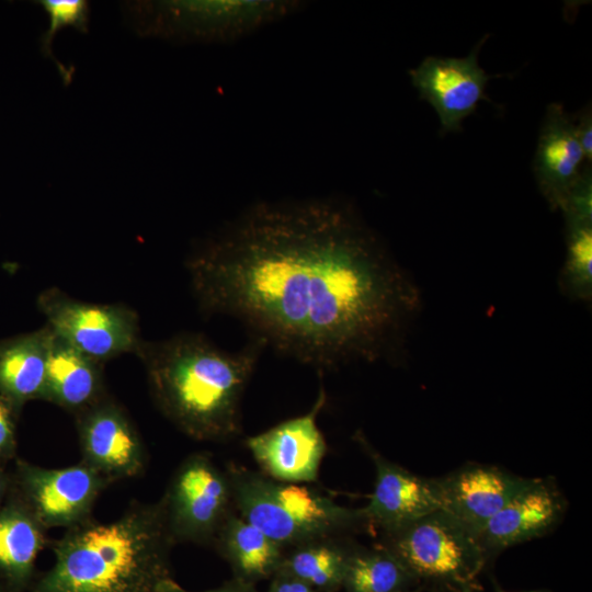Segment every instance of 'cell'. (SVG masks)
<instances>
[{"label": "cell", "mask_w": 592, "mask_h": 592, "mask_svg": "<svg viewBox=\"0 0 592 592\" xmlns=\"http://www.w3.org/2000/svg\"><path fill=\"white\" fill-rule=\"evenodd\" d=\"M186 269L203 312L320 372L389 356L421 304L377 235L334 198L254 204Z\"/></svg>", "instance_id": "6da1fadb"}, {"label": "cell", "mask_w": 592, "mask_h": 592, "mask_svg": "<svg viewBox=\"0 0 592 592\" xmlns=\"http://www.w3.org/2000/svg\"><path fill=\"white\" fill-rule=\"evenodd\" d=\"M265 344L252 339L225 351L200 333L141 340V361L156 406L197 441H228L241 432V402Z\"/></svg>", "instance_id": "7a4b0ae2"}, {"label": "cell", "mask_w": 592, "mask_h": 592, "mask_svg": "<svg viewBox=\"0 0 592 592\" xmlns=\"http://www.w3.org/2000/svg\"><path fill=\"white\" fill-rule=\"evenodd\" d=\"M175 544L160 500L133 502L111 522L93 519L54 542V563L31 592H158Z\"/></svg>", "instance_id": "3957f363"}, {"label": "cell", "mask_w": 592, "mask_h": 592, "mask_svg": "<svg viewBox=\"0 0 592 592\" xmlns=\"http://www.w3.org/2000/svg\"><path fill=\"white\" fill-rule=\"evenodd\" d=\"M226 470L235 513L285 549L367 523L363 509L339 505L314 489L277 481L236 464Z\"/></svg>", "instance_id": "277c9868"}, {"label": "cell", "mask_w": 592, "mask_h": 592, "mask_svg": "<svg viewBox=\"0 0 592 592\" xmlns=\"http://www.w3.org/2000/svg\"><path fill=\"white\" fill-rule=\"evenodd\" d=\"M298 0H172L150 5L149 31L181 41L234 43L304 9Z\"/></svg>", "instance_id": "5b68a950"}, {"label": "cell", "mask_w": 592, "mask_h": 592, "mask_svg": "<svg viewBox=\"0 0 592 592\" xmlns=\"http://www.w3.org/2000/svg\"><path fill=\"white\" fill-rule=\"evenodd\" d=\"M385 534L383 547L412 578L466 583L485 561L486 550L478 537L443 510Z\"/></svg>", "instance_id": "8992f818"}, {"label": "cell", "mask_w": 592, "mask_h": 592, "mask_svg": "<svg viewBox=\"0 0 592 592\" xmlns=\"http://www.w3.org/2000/svg\"><path fill=\"white\" fill-rule=\"evenodd\" d=\"M36 305L55 335L101 364L135 354L143 340L137 312L124 304L88 303L48 287Z\"/></svg>", "instance_id": "52a82bcc"}, {"label": "cell", "mask_w": 592, "mask_h": 592, "mask_svg": "<svg viewBox=\"0 0 592 592\" xmlns=\"http://www.w3.org/2000/svg\"><path fill=\"white\" fill-rule=\"evenodd\" d=\"M160 502L175 543H214L234 512L229 475L208 454H192L174 471Z\"/></svg>", "instance_id": "ba28073f"}, {"label": "cell", "mask_w": 592, "mask_h": 592, "mask_svg": "<svg viewBox=\"0 0 592 592\" xmlns=\"http://www.w3.org/2000/svg\"><path fill=\"white\" fill-rule=\"evenodd\" d=\"M18 497L46 530H69L92 519L94 503L110 482L80 462L62 468H44L19 459Z\"/></svg>", "instance_id": "9c48e42d"}, {"label": "cell", "mask_w": 592, "mask_h": 592, "mask_svg": "<svg viewBox=\"0 0 592 592\" xmlns=\"http://www.w3.org/2000/svg\"><path fill=\"white\" fill-rule=\"evenodd\" d=\"M75 417L82 463L110 483L144 473L143 439L125 409L110 396Z\"/></svg>", "instance_id": "30bf717a"}, {"label": "cell", "mask_w": 592, "mask_h": 592, "mask_svg": "<svg viewBox=\"0 0 592 592\" xmlns=\"http://www.w3.org/2000/svg\"><path fill=\"white\" fill-rule=\"evenodd\" d=\"M327 402L323 386L311 409L250 436L246 445L267 477L282 482L316 481L327 444L317 417Z\"/></svg>", "instance_id": "8fae6325"}, {"label": "cell", "mask_w": 592, "mask_h": 592, "mask_svg": "<svg viewBox=\"0 0 592 592\" xmlns=\"http://www.w3.org/2000/svg\"><path fill=\"white\" fill-rule=\"evenodd\" d=\"M486 37L463 58L428 56L409 71L420 98L435 110L442 133L458 132L480 101H489L486 87L492 76L478 64V52Z\"/></svg>", "instance_id": "7c38bea8"}, {"label": "cell", "mask_w": 592, "mask_h": 592, "mask_svg": "<svg viewBox=\"0 0 592 592\" xmlns=\"http://www.w3.org/2000/svg\"><path fill=\"white\" fill-rule=\"evenodd\" d=\"M532 481L486 465L466 466L436 479L442 510L476 536L492 516Z\"/></svg>", "instance_id": "4fadbf2b"}, {"label": "cell", "mask_w": 592, "mask_h": 592, "mask_svg": "<svg viewBox=\"0 0 592 592\" xmlns=\"http://www.w3.org/2000/svg\"><path fill=\"white\" fill-rule=\"evenodd\" d=\"M376 468L368 504L363 508L367 524L389 532L436 510H442L436 480L424 479L382 457L366 442Z\"/></svg>", "instance_id": "5bb4252c"}, {"label": "cell", "mask_w": 592, "mask_h": 592, "mask_svg": "<svg viewBox=\"0 0 592 592\" xmlns=\"http://www.w3.org/2000/svg\"><path fill=\"white\" fill-rule=\"evenodd\" d=\"M585 162L576 134L574 117L561 104H549L533 166L539 191L553 210L561 208Z\"/></svg>", "instance_id": "9a60e30c"}, {"label": "cell", "mask_w": 592, "mask_h": 592, "mask_svg": "<svg viewBox=\"0 0 592 592\" xmlns=\"http://www.w3.org/2000/svg\"><path fill=\"white\" fill-rule=\"evenodd\" d=\"M562 511L559 491L547 481L533 479L483 525L477 537L486 551L501 550L547 533Z\"/></svg>", "instance_id": "2e32d148"}, {"label": "cell", "mask_w": 592, "mask_h": 592, "mask_svg": "<svg viewBox=\"0 0 592 592\" xmlns=\"http://www.w3.org/2000/svg\"><path fill=\"white\" fill-rule=\"evenodd\" d=\"M107 396L103 364L53 333L42 400L76 415Z\"/></svg>", "instance_id": "e0dca14e"}, {"label": "cell", "mask_w": 592, "mask_h": 592, "mask_svg": "<svg viewBox=\"0 0 592 592\" xmlns=\"http://www.w3.org/2000/svg\"><path fill=\"white\" fill-rule=\"evenodd\" d=\"M52 337L45 325L0 339V395L20 410L27 401L43 398Z\"/></svg>", "instance_id": "ac0fdd59"}, {"label": "cell", "mask_w": 592, "mask_h": 592, "mask_svg": "<svg viewBox=\"0 0 592 592\" xmlns=\"http://www.w3.org/2000/svg\"><path fill=\"white\" fill-rule=\"evenodd\" d=\"M46 530L16 499L0 509V578L11 591L29 584Z\"/></svg>", "instance_id": "d6986e66"}, {"label": "cell", "mask_w": 592, "mask_h": 592, "mask_svg": "<svg viewBox=\"0 0 592 592\" xmlns=\"http://www.w3.org/2000/svg\"><path fill=\"white\" fill-rule=\"evenodd\" d=\"M214 543L231 566L236 580L252 585L272 578L286 553L285 548L235 511L220 527Z\"/></svg>", "instance_id": "ffe728a7"}, {"label": "cell", "mask_w": 592, "mask_h": 592, "mask_svg": "<svg viewBox=\"0 0 592 592\" xmlns=\"http://www.w3.org/2000/svg\"><path fill=\"white\" fill-rule=\"evenodd\" d=\"M350 554L334 537L312 540L286 551L277 571L318 592H334L342 588Z\"/></svg>", "instance_id": "44dd1931"}, {"label": "cell", "mask_w": 592, "mask_h": 592, "mask_svg": "<svg viewBox=\"0 0 592 592\" xmlns=\"http://www.w3.org/2000/svg\"><path fill=\"white\" fill-rule=\"evenodd\" d=\"M411 579L401 562L380 546L351 551L342 588L346 592H405Z\"/></svg>", "instance_id": "7402d4cb"}, {"label": "cell", "mask_w": 592, "mask_h": 592, "mask_svg": "<svg viewBox=\"0 0 592 592\" xmlns=\"http://www.w3.org/2000/svg\"><path fill=\"white\" fill-rule=\"evenodd\" d=\"M567 254L560 274V287L574 300L592 295V223L566 221Z\"/></svg>", "instance_id": "603a6c76"}, {"label": "cell", "mask_w": 592, "mask_h": 592, "mask_svg": "<svg viewBox=\"0 0 592 592\" xmlns=\"http://www.w3.org/2000/svg\"><path fill=\"white\" fill-rule=\"evenodd\" d=\"M38 3L49 19L48 27L41 38L42 50L57 64L64 81L69 83L73 68L68 69L54 57L52 42L58 30L65 26H73L78 31L86 33L89 24V4L84 0H42Z\"/></svg>", "instance_id": "cb8c5ba5"}, {"label": "cell", "mask_w": 592, "mask_h": 592, "mask_svg": "<svg viewBox=\"0 0 592 592\" xmlns=\"http://www.w3.org/2000/svg\"><path fill=\"white\" fill-rule=\"evenodd\" d=\"M560 209L566 221L592 223L591 163H584L580 177L570 189Z\"/></svg>", "instance_id": "d4e9b609"}, {"label": "cell", "mask_w": 592, "mask_h": 592, "mask_svg": "<svg viewBox=\"0 0 592 592\" xmlns=\"http://www.w3.org/2000/svg\"><path fill=\"white\" fill-rule=\"evenodd\" d=\"M20 412V409L0 395V459L11 457L15 451Z\"/></svg>", "instance_id": "484cf974"}, {"label": "cell", "mask_w": 592, "mask_h": 592, "mask_svg": "<svg viewBox=\"0 0 592 592\" xmlns=\"http://www.w3.org/2000/svg\"><path fill=\"white\" fill-rule=\"evenodd\" d=\"M574 117L576 134L583 151L585 161L592 160V115L590 104Z\"/></svg>", "instance_id": "4316f807"}, {"label": "cell", "mask_w": 592, "mask_h": 592, "mask_svg": "<svg viewBox=\"0 0 592 592\" xmlns=\"http://www.w3.org/2000/svg\"><path fill=\"white\" fill-rule=\"evenodd\" d=\"M158 592H192V591L185 590L180 584H178L172 578H170L160 584V587L158 588ZM203 592H257V591L253 589L252 584H248V583H244L235 579L232 582L227 583L224 587L208 590V591H203Z\"/></svg>", "instance_id": "83f0119b"}, {"label": "cell", "mask_w": 592, "mask_h": 592, "mask_svg": "<svg viewBox=\"0 0 592 592\" xmlns=\"http://www.w3.org/2000/svg\"><path fill=\"white\" fill-rule=\"evenodd\" d=\"M267 592H318L306 583L277 571L272 577L271 585Z\"/></svg>", "instance_id": "f1b7e54d"}, {"label": "cell", "mask_w": 592, "mask_h": 592, "mask_svg": "<svg viewBox=\"0 0 592 592\" xmlns=\"http://www.w3.org/2000/svg\"><path fill=\"white\" fill-rule=\"evenodd\" d=\"M9 487V480L4 474L0 471V503L8 490Z\"/></svg>", "instance_id": "f546056e"}, {"label": "cell", "mask_w": 592, "mask_h": 592, "mask_svg": "<svg viewBox=\"0 0 592 592\" xmlns=\"http://www.w3.org/2000/svg\"><path fill=\"white\" fill-rule=\"evenodd\" d=\"M0 592H12L11 590H7L5 588H3L1 584H0Z\"/></svg>", "instance_id": "4dcf8cb0"}, {"label": "cell", "mask_w": 592, "mask_h": 592, "mask_svg": "<svg viewBox=\"0 0 592 592\" xmlns=\"http://www.w3.org/2000/svg\"><path fill=\"white\" fill-rule=\"evenodd\" d=\"M527 592H546V591H527Z\"/></svg>", "instance_id": "1f68e13d"}]
</instances>
